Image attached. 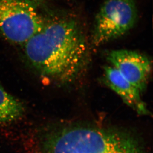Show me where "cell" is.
I'll use <instances>...</instances> for the list:
<instances>
[{
    "mask_svg": "<svg viewBox=\"0 0 153 153\" xmlns=\"http://www.w3.org/2000/svg\"><path fill=\"white\" fill-rule=\"evenodd\" d=\"M23 45L32 66L59 84L75 81L88 62V45L81 26L68 15L44 17L40 30Z\"/></svg>",
    "mask_w": 153,
    "mask_h": 153,
    "instance_id": "6da1fadb",
    "label": "cell"
},
{
    "mask_svg": "<svg viewBox=\"0 0 153 153\" xmlns=\"http://www.w3.org/2000/svg\"><path fill=\"white\" fill-rule=\"evenodd\" d=\"M39 140L41 153H144L128 133L93 126H63L49 131Z\"/></svg>",
    "mask_w": 153,
    "mask_h": 153,
    "instance_id": "7a4b0ae2",
    "label": "cell"
},
{
    "mask_svg": "<svg viewBox=\"0 0 153 153\" xmlns=\"http://www.w3.org/2000/svg\"><path fill=\"white\" fill-rule=\"evenodd\" d=\"M43 0H0V33L10 42L25 44L40 30Z\"/></svg>",
    "mask_w": 153,
    "mask_h": 153,
    "instance_id": "3957f363",
    "label": "cell"
},
{
    "mask_svg": "<svg viewBox=\"0 0 153 153\" xmlns=\"http://www.w3.org/2000/svg\"><path fill=\"white\" fill-rule=\"evenodd\" d=\"M137 17L135 0H106L96 16L93 43L99 46L123 36L135 25Z\"/></svg>",
    "mask_w": 153,
    "mask_h": 153,
    "instance_id": "277c9868",
    "label": "cell"
},
{
    "mask_svg": "<svg viewBox=\"0 0 153 153\" xmlns=\"http://www.w3.org/2000/svg\"><path fill=\"white\" fill-rule=\"evenodd\" d=\"M107 59L140 92L144 91L151 71V63L147 57L139 52L128 50L111 51Z\"/></svg>",
    "mask_w": 153,
    "mask_h": 153,
    "instance_id": "5b68a950",
    "label": "cell"
},
{
    "mask_svg": "<svg viewBox=\"0 0 153 153\" xmlns=\"http://www.w3.org/2000/svg\"><path fill=\"white\" fill-rule=\"evenodd\" d=\"M104 81L126 104L139 114H149L146 104L142 100L139 90L111 66L104 68Z\"/></svg>",
    "mask_w": 153,
    "mask_h": 153,
    "instance_id": "8992f818",
    "label": "cell"
},
{
    "mask_svg": "<svg viewBox=\"0 0 153 153\" xmlns=\"http://www.w3.org/2000/svg\"><path fill=\"white\" fill-rule=\"evenodd\" d=\"M24 113L22 104L0 86V124L14 122Z\"/></svg>",
    "mask_w": 153,
    "mask_h": 153,
    "instance_id": "52a82bcc",
    "label": "cell"
}]
</instances>
